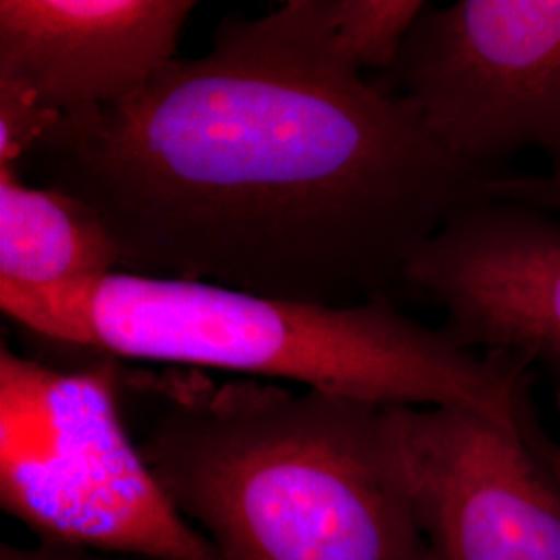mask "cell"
<instances>
[{
	"label": "cell",
	"instance_id": "6da1fadb",
	"mask_svg": "<svg viewBox=\"0 0 560 560\" xmlns=\"http://www.w3.org/2000/svg\"><path fill=\"white\" fill-rule=\"evenodd\" d=\"M27 159L101 214L119 272L335 307L388 298L465 208L548 210L544 177L459 161L340 59L320 0L222 21L210 52L62 117Z\"/></svg>",
	"mask_w": 560,
	"mask_h": 560
},
{
	"label": "cell",
	"instance_id": "7a4b0ae2",
	"mask_svg": "<svg viewBox=\"0 0 560 560\" xmlns=\"http://www.w3.org/2000/svg\"><path fill=\"white\" fill-rule=\"evenodd\" d=\"M120 386L162 490L222 560H436L386 405L185 368Z\"/></svg>",
	"mask_w": 560,
	"mask_h": 560
},
{
	"label": "cell",
	"instance_id": "3957f363",
	"mask_svg": "<svg viewBox=\"0 0 560 560\" xmlns=\"http://www.w3.org/2000/svg\"><path fill=\"white\" fill-rule=\"evenodd\" d=\"M0 307L38 337L110 360L291 382L374 405L463 407L502 425L532 405L525 361L463 349L388 298L335 307L113 272L57 289L0 287Z\"/></svg>",
	"mask_w": 560,
	"mask_h": 560
},
{
	"label": "cell",
	"instance_id": "277c9868",
	"mask_svg": "<svg viewBox=\"0 0 560 560\" xmlns=\"http://www.w3.org/2000/svg\"><path fill=\"white\" fill-rule=\"evenodd\" d=\"M122 370H60L0 349V504L40 541L222 560L166 497L122 416Z\"/></svg>",
	"mask_w": 560,
	"mask_h": 560
},
{
	"label": "cell",
	"instance_id": "5b68a950",
	"mask_svg": "<svg viewBox=\"0 0 560 560\" xmlns=\"http://www.w3.org/2000/svg\"><path fill=\"white\" fill-rule=\"evenodd\" d=\"M381 83L459 161L540 150L560 180V0L428 4Z\"/></svg>",
	"mask_w": 560,
	"mask_h": 560
},
{
	"label": "cell",
	"instance_id": "8992f818",
	"mask_svg": "<svg viewBox=\"0 0 560 560\" xmlns=\"http://www.w3.org/2000/svg\"><path fill=\"white\" fill-rule=\"evenodd\" d=\"M421 532L436 560H560V448L536 418L386 405Z\"/></svg>",
	"mask_w": 560,
	"mask_h": 560
},
{
	"label": "cell",
	"instance_id": "52a82bcc",
	"mask_svg": "<svg viewBox=\"0 0 560 560\" xmlns=\"http://www.w3.org/2000/svg\"><path fill=\"white\" fill-rule=\"evenodd\" d=\"M402 284L444 312L463 349L538 365L560 405V217L488 201L455 214L409 264Z\"/></svg>",
	"mask_w": 560,
	"mask_h": 560
},
{
	"label": "cell",
	"instance_id": "ba28073f",
	"mask_svg": "<svg viewBox=\"0 0 560 560\" xmlns=\"http://www.w3.org/2000/svg\"><path fill=\"white\" fill-rule=\"evenodd\" d=\"M191 0H2L0 94L46 119L129 98L177 59Z\"/></svg>",
	"mask_w": 560,
	"mask_h": 560
},
{
	"label": "cell",
	"instance_id": "9c48e42d",
	"mask_svg": "<svg viewBox=\"0 0 560 560\" xmlns=\"http://www.w3.org/2000/svg\"><path fill=\"white\" fill-rule=\"evenodd\" d=\"M113 272L119 249L90 203L0 166V287L57 289Z\"/></svg>",
	"mask_w": 560,
	"mask_h": 560
},
{
	"label": "cell",
	"instance_id": "30bf717a",
	"mask_svg": "<svg viewBox=\"0 0 560 560\" xmlns=\"http://www.w3.org/2000/svg\"><path fill=\"white\" fill-rule=\"evenodd\" d=\"M421 0H320L332 44L351 69L386 73L420 20Z\"/></svg>",
	"mask_w": 560,
	"mask_h": 560
},
{
	"label": "cell",
	"instance_id": "8fae6325",
	"mask_svg": "<svg viewBox=\"0 0 560 560\" xmlns=\"http://www.w3.org/2000/svg\"><path fill=\"white\" fill-rule=\"evenodd\" d=\"M0 560H161L143 555H127V552H108L94 548H78L52 541H34L30 546L2 544Z\"/></svg>",
	"mask_w": 560,
	"mask_h": 560
},
{
	"label": "cell",
	"instance_id": "7c38bea8",
	"mask_svg": "<svg viewBox=\"0 0 560 560\" xmlns=\"http://www.w3.org/2000/svg\"><path fill=\"white\" fill-rule=\"evenodd\" d=\"M548 179H550V177H548ZM550 183H552V187H555V191H557L560 201V180L550 179Z\"/></svg>",
	"mask_w": 560,
	"mask_h": 560
}]
</instances>
